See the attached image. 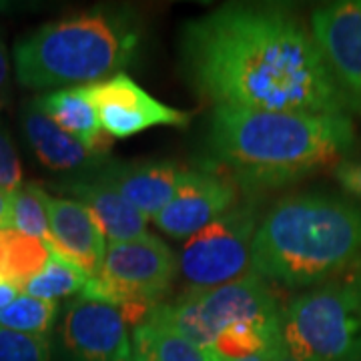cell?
<instances>
[{
	"label": "cell",
	"instance_id": "d4e9b609",
	"mask_svg": "<svg viewBox=\"0 0 361 361\" xmlns=\"http://www.w3.org/2000/svg\"><path fill=\"white\" fill-rule=\"evenodd\" d=\"M334 173H336V179L339 180V185H341L348 193L361 199V163L341 161Z\"/></svg>",
	"mask_w": 361,
	"mask_h": 361
},
{
	"label": "cell",
	"instance_id": "484cf974",
	"mask_svg": "<svg viewBox=\"0 0 361 361\" xmlns=\"http://www.w3.org/2000/svg\"><path fill=\"white\" fill-rule=\"evenodd\" d=\"M8 77H11L8 52H6V47H4V40L0 37V97H4V99L8 94Z\"/></svg>",
	"mask_w": 361,
	"mask_h": 361
},
{
	"label": "cell",
	"instance_id": "83f0119b",
	"mask_svg": "<svg viewBox=\"0 0 361 361\" xmlns=\"http://www.w3.org/2000/svg\"><path fill=\"white\" fill-rule=\"evenodd\" d=\"M269 361H299L291 355V351L287 349V345L283 343V337H279L273 348L269 349Z\"/></svg>",
	"mask_w": 361,
	"mask_h": 361
},
{
	"label": "cell",
	"instance_id": "603a6c76",
	"mask_svg": "<svg viewBox=\"0 0 361 361\" xmlns=\"http://www.w3.org/2000/svg\"><path fill=\"white\" fill-rule=\"evenodd\" d=\"M0 361H52L51 337L0 327Z\"/></svg>",
	"mask_w": 361,
	"mask_h": 361
},
{
	"label": "cell",
	"instance_id": "30bf717a",
	"mask_svg": "<svg viewBox=\"0 0 361 361\" xmlns=\"http://www.w3.org/2000/svg\"><path fill=\"white\" fill-rule=\"evenodd\" d=\"M99 113L101 127L115 139H129L153 127H187L193 113L157 101L127 73L82 87Z\"/></svg>",
	"mask_w": 361,
	"mask_h": 361
},
{
	"label": "cell",
	"instance_id": "2e32d148",
	"mask_svg": "<svg viewBox=\"0 0 361 361\" xmlns=\"http://www.w3.org/2000/svg\"><path fill=\"white\" fill-rule=\"evenodd\" d=\"M23 129L37 159L51 171H97L106 161V157L94 155L78 139L61 129L35 101L23 109Z\"/></svg>",
	"mask_w": 361,
	"mask_h": 361
},
{
	"label": "cell",
	"instance_id": "277c9868",
	"mask_svg": "<svg viewBox=\"0 0 361 361\" xmlns=\"http://www.w3.org/2000/svg\"><path fill=\"white\" fill-rule=\"evenodd\" d=\"M142 47L130 6H97L52 20L14 44V73L26 89L87 87L125 73Z\"/></svg>",
	"mask_w": 361,
	"mask_h": 361
},
{
	"label": "cell",
	"instance_id": "d6986e66",
	"mask_svg": "<svg viewBox=\"0 0 361 361\" xmlns=\"http://www.w3.org/2000/svg\"><path fill=\"white\" fill-rule=\"evenodd\" d=\"M49 259L51 251L44 241L13 229L0 231V279L18 291L39 275Z\"/></svg>",
	"mask_w": 361,
	"mask_h": 361
},
{
	"label": "cell",
	"instance_id": "7a4b0ae2",
	"mask_svg": "<svg viewBox=\"0 0 361 361\" xmlns=\"http://www.w3.org/2000/svg\"><path fill=\"white\" fill-rule=\"evenodd\" d=\"M355 142L349 115L213 111L209 151L239 187H281L325 167L336 169Z\"/></svg>",
	"mask_w": 361,
	"mask_h": 361
},
{
	"label": "cell",
	"instance_id": "8992f818",
	"mask_svg": "<svg viewBox=\"0 0 361 361\" xmlns=\"http://www.w3.org/2000/svg\"><path fill=\"white\" fill-rule=\"evenodd\" d=\"M177 275V257L155 235L109 243L103 265L89 277L82 297L109 303L135 327L163 303Z\"/></svg>",
	"mask_w": 361,
	"mask_h": 361
},
{
	"label": "cell",
	"instance_id": "8fae6325",
	"mask_svg": "<svg viewBox=\"0 0 361 361\" xmlns=\"http://www.w3.org/2000/svg\"><path fill=\"white\" fill-rule=\"evenodd\" d=\"M239 205V185L225 173L191 169L185 185L153 221L175 239H189Z\"/></svg>",
	"mask_w": 361,
	"mask_h": 361
},
{
	"label": "cell",
	"instance_id": "3957f363",
	"mask_svg": "<svg viewBox=\"0 0 361 361\" xmlns=\"http://www.w3.org/2000/svg\"><path fill=\"white\" fill-rule=\"evenodd\" d=\"M361 257V207L334 195L297 193L259 223L251 271L291 289L317 287Z\"/></svg>",
	"mask_w": 361,
	"mask_h": 361
},
{
	"label": "cell",
	"instance_id": "7402d4cb",
	"mask_svg": "<svg viewBox=\"0 0 361 361\" xmlns=\"http://www.w3.org/2000/svg\"><path fill=\"white\" fill-rule=\"evenodd\" d=\"M59 307L54 301L18 295L11 305L0 310V327L28 336H49L56 322Z\"/></svg>",
	"mask_w": 361,
	"mask_h": 361
},
{
	"label": "cell",
	"instance_id": "ba28073f",
	"mask_svg": "<svg viewBox=\"0 0 361 361\" xmlns=\"http://www.w3.org/2000/svg\"><path fill=\"white\" fill-rule=\"evenodd\" d=\"M257 217L251 205H237L227 215L185 241L177 273L189 289H211L251 273Z\"/></svg>",
	"mask_w": 361,
	"mask_h": 361
},
{
	"label": "cell",
	"instance_id": "5bb4252c",
	"mask_svg": "<svg viewBox=\"0 0 361 361\" xmlns=\"http://www.w3.org/2000/svg\"><path fill=\"white\" fill-rule=\"evenodd\" d=\"M51 241L47 247L66 261L75 263L89 277L97 275L106 255V241L99 223L77 199L49 197Z\"/></svg>",
	"mask_w": 361,
	"mask_h": 361
},
{
	"label": "cell",
	"instance_id": "ffe728a7",
	"mask_svg": "<svg viewBox=\"0 0 361 361\" xmlns=\"http://www.w3.org/2000/svg\"><path fill=\"white\" fill-rule=\"evenodd\" d=\"M87 281H89V275L82 269H78L75 263L66 261L56 253H51V259L47 261L42 271L28 281L25 293L42 301L56 303V299L82 293Z\"/></svg>",
	"mask_w": 361,
	"mask_h": 361
},
{
	"label": "cell",
	"instance_id": "4316f807",
	"mask_svg": "<svg viewBox=\"0 0 361 361\" xmlns=\"http://www.w3.org/2000/svg\"><path fill=\"white\" fill-rule=\"evenodd\" d=\"M11 229V193L0 189V231Z\"/></svg>",
	"mask_w": 361,
	"mask_h": 361
},
{
	"label": "cell",
	"instance_id": "52a82bcc",
	"mask_svg": "<svg viewBox=\"0 0 361 361\" xmlns=\"http://www.w3.org/2000/svg\"><path fill=\"white\" fill-rule=\"evenodd\" d=\"M281 310L267 279L257 273L211 289H189L185 295L161 303L147 319L167 325L203 348H213L221 331L235 323L275 322Z\"/></svg>",
	"mask_w": 361,
	"mask_h": 361
},
{
	"label": "cell",
	"instance_id": "9c48e42d",
	"mask_svg": "<svg viewBox=\"0 0 361 361\" xmlns=\"http://www.w3.org/2000/svg\"><path fill=\"white\" fill-rule=\"evenodd\" d=\"M56 351L61 361H130L129 323L113 305L80 295L63 311Z\"/></svg>",
	"mask_w": 361,
	"mask_h": 361
},
{
	"label": "cell",
	"instance_id": "9a60e30c",
	"mask_svg": "<svg viewBox=\"0 0 361 361\" xmlns=\"http://www.w3.org/2000/svg\"><path fill=\"white\" fill-rule=\"evenodd\" d=\"M56 187L89 209L109 243H125L147 235L149 217L101 180L71 179Z\"/></svg>",
	"mask_w": 361,
	"mask_h": 361
},
{
	"label": "cell",
	"instance_id": "4fadbf2b",
	"mask_svg": "<svg viewBox=\"0 0 361 361\" xmlns=\"http://www.w3.org/2000/svg\"><path fill=\"white\" fill-rule=\"evenodd\" d=\"M191 167L175 161H137V163H106L92 171V179L121 193L147 217H155L179 193Z\"/></svg>",
	"mask_w": 361,
	"mask_h": 361
},
{
	"label": "cell",
	"instance_id": "cb8c5ba5",
	"mask_svg": "<svg viewBox=\"0 0 361 361\" xmlns=\"http://www.w3.org/2000/svg\"><path fill=\"white\" fill-rule=\"evenodd\" d=\"M23 185V169L8 130L0 125V189L14 193Z\"/></svg>",
	"mask_w": 361,
	"mask_h": 361
},
{
	"label": "cell",
	"instance_id": "44dd1931",
	"mask_svg": "<svg viewBox=\"0 0 361 361\" xmlns=\"http://www.w3.org/2000/svg\"><path fill=\"white\" fill-rule=\"evenodd\" d=\"M49 195L37 183H23L11 193V229L40 241H51L49 225Z\"/></svg>",
	"mask_w": 361,
	"mask_h": 361
},
{
	"label": "cell",
	"instance_id": "f1b7e54d",
	"mask_svg": "<svg viewBox=\"0 0 361 361\" xmlns=\"http://www.w3.org/2000/svg\"><path fill=\"white\" fill-rule=\"evenodd\" d=\"M16 297H18V289L0 279V310H4L6 305H11Z\"/></svg>",
	"mask_w": 361,
	"mask_h": 361
},
{
	"label": "cell",
	"instance_id": "7c38bea8",
	"mask_svg": "<svg viewBox=\"0 0 361 361\" xmlns=\"http://www.w3.org/2000/svg\"><path fill=\"white\" fill-rule=\"evenodd\" d=\"M310 28L349 104L361 109V0L317 8Z\"/></svg>",
	"mask_w": 361,
	"mask_h": 361
},
{
	"label": "cell",
	"instance_id": "e0dca14e",
	"mask_svg": "<svg viewBox=\"0 0 361 361\" xmlns=\"http://www.w3.org/2000/svg\"><path fill=\"white\" fill-rule=\"evenodd\" d=\"M35 103L44 115L52 118L68 135L78 139L94 155H109L111 137L101 127L99 113L87 99L82 87L51 90L35 99Z\"/></svg>",
	"mask_w": 361,
	"mask_h": 361
},
{
	"label": "cell",
	"instance_id": "ac0fdd59",
	"mask_svg": "<svg viewBox=\"0 0 361 361\" xmlns=\"http://www.w3.org/2000/svg\"><path fill=\"white\" fill-rule=\"evenodd\" d=\"M130 361H223L213 349L195 343L155 319L139 323L130 337Z\"/></svg>",
	"mask_w": 361,
	"mask_h": 361
},
{
	"label": "cell",
	"instance_id": "f546056e",
	"mask_svg": "<svg viewBox=\"0 0 361 361\" xmlns=\"http://www.w3.org/2000/svg\"><path fill=\"white\" fill-rule=\"evenodd\" d=\"M235 361H269V351H265V353H255V355H249V357Z\"/></svg>",
	"mask_w": 361,
	"mask_h": 361
},
{
	"label": "cell",
	"instance_id": "4dcf8cb0",
	"mask_svg": "<svg viewBox=\"0 0 361 361\" xmlns=\"http://www.w3.org/2000/svg\"><path fill=\"white\" fill-rule=\"evenodd\" d=\"M353 283L357 285V287H360V289H361V257H360V261L355 263V273H353Z\"/></svg>",
	"mask_w": 361,
	"mask_h": 361
},
{
	"label": "cell",
	"instance_id": "6da1fadb",
	"mask_svg": "<svg viewBox=\"0 0 361 361\" xmlns=\"http://www.w3.org/2000/svg\"><path fill=\"white\" fill-rule=\"evenodd\" d=\"M183 71L215 109L348 115L311 28L285 4L233 2L187 23Z\"/></svg>",
	"mask_w": 361,
	"mask_h": 361
},
{
	"label": "cell",
	"instance_id": "5b68a950",
	"mask_svg": "<svg viewBox=\"0 0 361 361\" xmlns=\"http://www.w3.org/2000/svg\"><path fill=\"white\" fill-rule=\"evenodd\" d=\"M281 337L299 361H361V289L323 283L281 310Z\"/></svg>",
	"mask_w": 361,
	"mask_h": 361
}]
</instances>
